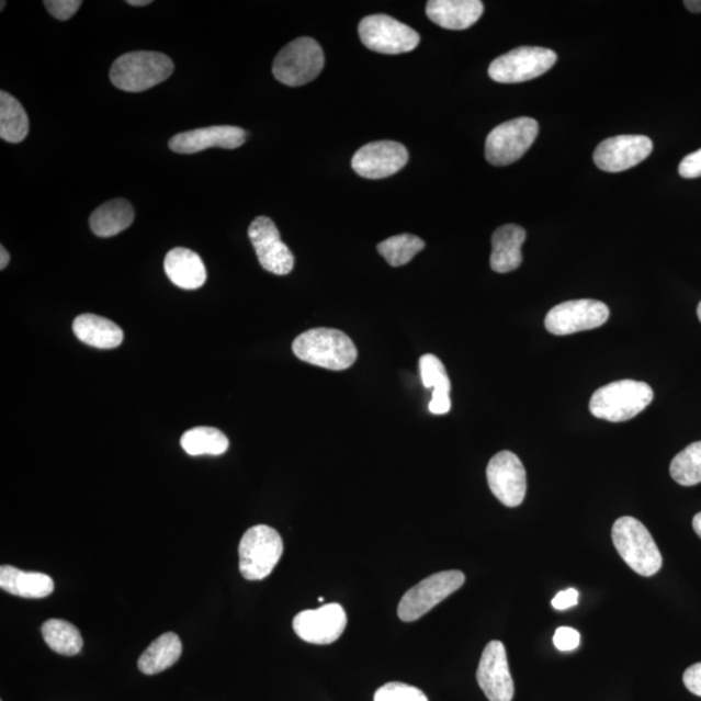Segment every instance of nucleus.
<instances>
[{
	"label": "nucleus",
	"mask_w": 701,
	"mask_h": 701,
	"mask_svg": "<svg viewBox=\"0 0 701 701\" xmlns=\"http://www.w3.org/2000/svg\"><path fill=\"white\" fill-rule=\"evenodd\" d=\"M294 355L329 371H344L355 364L358 349L343 331L316 328L304 331L293 343Z\"/></svg>",
	"instance_id": "nucleus-1"
},
{
	"label": "nucleus",
	"mask_w": 701,
	"mask_h": 701,
	"mask_svg": "<svg viewBox=\"0 0 701 701\" xmlns=\"http://www.w3.org/2000/svg\"><path fill=\"white\" fill-rule=\"evenodd\" d=\"M654 400V389L646 382L622 380L597 389L590 410L598 419L623 422L634 419Z\"/></svg>",
	"instance_id": "nucleus-2"
},
{
	"label": "nucleus",
	"mask_w": 701,
	"mask_h": 701,
	"mask_svg": "<svg viewBox=\"0 0 701 701\" xmlns=\"http://www.w3.org/2000/svg\"><path fill=\"white\" fill-rule=\"evenodd\" d=\"M174 72V64L167 55L154 52H134L120 56L112 64L113 84L127 93H142L158 87Z\"/></svg>",
	"instance_id": "nucleus-3"
},
{
	"label": "nucleus",
	"mask_w": 701,
	"mask_h": 701,
	"mask_svg": "<svg viewBox=\"0 0 701 701\" xmlns=\"http://www.w3.org/2000/svg\"><path fill=\"white\" fill-rule=\"evenodd\" d=\"M612 540L622 561L643 577H653L663 566V556L653 535L634 517H621L614 522Z\"/></svg>",
	"instance_id": "nucleus-4"
},
{
	"label": "nucleus",
	"mask_w": 701,
	"mask_h": 701,
	"mask_svg": "<svg viewBox=\"0 0 701 701\" xmlns=\"http://www.w3.org/2000/svg\"><path fill=\"white\" fill-rule=\"evenodd\" d=\"M238 552L240 575L249 580L264 579L283 554L282 538L271 527H253L240 540Z\"/></svg>",
	"instance_id": "nucleus-5"
},
{
	"label": "nucleus",
	"mask_w": 701,
	"mask_h": 701,
	"mask_svg": "<svg viewBox=\"0 0 701 701\" xmlns=\"http://www.w3.org/2000/svg\"><path fill=\"white\" fill-rule=\"evenodd\" d=\"M325 58L320 45L309 37L297 38L283 47L273 61V76L286 87H303L321 74Z\"/></svg>",
	"instance_id": "nucleus-6"
},
{
	"label": "nucleus",
	"mask_w": 701,
	"mask_h": 701,
	"mask_svg": "<svg viewBox=\"0 0 701 701\" xmlns=\"http://www.w3.org/2000/svg\"><path fill=\"white\" fill-rule=\"evenodd\" d=\"M540 133V124L530 117L509 120L488 134L485 146L486 159L490 165L505 167L513 165L529 151Z\"/></svg>",
	"instance_id": "nucleus-7"
},
{
	"label": "nucleus",
	"mask_w": 701,
	"mask_h": 701,
	"mask_svg": "<svg viewBox=\"0 0 701 701\" xmlns=\"http://www.w3.org/2000/svg\"><path fill=\"white\" fill-rule=\"evenodd\" d=\"M557 54L544 47H519L499 56L488 67V76L500 83H520L547 74Z\"/></svg>",
	"instance_id": "nucleus-8"
},
{
	"label": "nucleus",
	"mask_w": 701,
	"mask_h": 701,
	"mask_svg": "<svg viewBox=\"0 0 701 701\" xmlns=\"http://www.w3.org/2000/svg\"><path fill=\"white\" fill-rule=\"evenodd\" d=\"M464 584L465 576L460 570L441 572L425 578L402 598L398 607L399 619L405 622L421 619Z\"/></svg>",
	"instance_id": "nucleus-9"
},
{
	"label": "nucleus",
	"mask_w": 701,
	"mask_h": 701,
	"mask_svg": "<svg viewBox=\"0 0 701 701\" xmlns=\"http://www.w3.org/2000/svg\"><path fill=\"white\" fill-rule=\"evenodd\" d=\"M359 35L366 48L385 55L414 52L421 39L412 27L387 15H372L361 20Z\"/></svg>",
	"instance_id": "nucleus-10"
},
{
	"label": "nucleus",
	"mask_w": 701,
	"mask_h": 701,
	"mask_svg": "<svg viewBox=\"0 0 701 701\" xmlns=\"http://www.w3.org/2000/svg\"><path fill=\"white\" fill-rule=\"evenodd\" d=\"M607 304L593 299L569 301L557 304L545 316L544 325L551 335L569 336L592 330L608 321Z\"/></svg>",
	"instance_id": "nucleus-11"
},
{
	"label": "nucleus",
	"mask_w": 701,
	"mask_h": 701,
	"mask_svg": "<svg viewBox=\"0 0 701 701\" xmlns=\"http://www.w3.org/2000/svg\"><path fill=\"white\" fill-rule=\"evenodd\" d=\"M487 483L502 505L519 507L527 495V471L519 456L511 451L497 453L487 465Z\"/></svg>",
	"instance_id": "nucleus-12"
},
{
	"label": "nucleus",
	"mask_w": 701,
	"mask_h": 701,
	"mask_svg": "<svg viewBox=\"0 0 701 701\" xmlns=\"http://www.w3.org/2000/svg\"><path fill=\"white\" fill-rule=\"evenodd\" d=\"M408 159L407 148L398 142H372L353 155L352 169L364 179L381 180L398 173Z\"/></svg>",
	"instance_id": "nucleus-13"
},
{
	"label": "nucleus",
	"mask_w": 701,
	"mask_h": 701,
	"mask_svg": "<svg viewBox=\"0 0 701 701\" xmlns=\"http://www.w3.org/2000/svg\"><path fill=\"white\" fill-rule=\"evenodd\" d=\"M249 237L260 264L267 272L286 275L293 271L294 255L282 242L278 226L271 218L265 216L255 218L249 228Z\"/></svg>",
	"instance_id": "nucleus-14"
},
{
	"label": "nucleus",
	"mask_w": 701,
	"mask_h": 701,
	"mask_svg": "<svg viewBox=\"0 0 701 701\" xmlns=\"http://www.w3.org/2000/svg\"><path fill=\"white\" fill-rule=\"evenodd\" d=\"M653 151V140L646 136H619L601 142L593 161L603 172L620 173L641 165Z\"/></svg>",
	"instance_id": "nucleus-15"
},
{
	"label": "nucleus",
	"mask_w": 701,
	"mask_h": 701,
	"mask_svg": "<svg viewBox=\"0 0 701 701\" xmlns=\"http://www.w3.org/2000/svg\"><path fill=\"white\" fill-rule=\"evenodd\" d=\"M347 615L341 604L331 603L307 609L295 615L293 627L297 636L312 644H331L341 638Z\"/></svg>",
	"instance_id": "nucleus-16"
},
{
	"label": "nucleus",
	"mask_w": 701,
	"mask_h": 701,
	"mask_svg": "<svg viewBox=\"0 0 701 701\" xmlns=\"http://www.w3.org/2000/svg\"><path fill=\"white\" fill-rule=\"evenodd\" d=\"M477 681L490 701H512L515 683L509 671L505 644L493 641L487 644L477 670Z\"/></svg>",
	"instance_id": "nucleus-17"
},
{
	"label": "nucleus",
	"mask_w": 701,
	"mask_h": 701,
	"mask_svg": "<svg viewBox=\"0 0 701 701\" xmlns=\"http://www.w3.org/2000/svg\"><path fill=\"white\" fill-rule=\"evenodd\" d=\"M245 142L246 132L240 127L219 125L177 134L169 140V148L176 154L193 155L211 147L234 150L245 145Z\"/></svg>",
	"instance_id": "nucleus-18"
},
{
	"label": "nucleus",
	"mask_w": 701,
	"mask_h": 701,
	"mask_svg": "<svg viewBox=\"0 0 701 701\" xmlns=\"http://www.w3.org/2000/svg\"><path fill=\"white\" fill-rule=\"evenodd\" d=\"M484 9L479 0H430L427 15L444 30L464 31L477 23Z\"/></svg>",
	"instance_id": "nucleus-19"
},
{
	"label": "nucleus",
	"mask_w": 701,
	"mask_h": 701,
	"mask_svg": "<svg viewBox=\"0 0 701 701\" xmlns=\"http://www.w3.org/2000/svg\"><path fill=\"white\" fill-rule=\"evenodd\" d=\"M527 239L525 229L519 225L500 226L493 234L490 265L494 272L509 273L522 263L521 247Z\"/></svg>",
	"instance_id": "nucleus-20"
},
{
	"label": "nucleus",
	"mask_w": 701,
	"mask_h": 701,
	"mask_svg": "<svg viewBox=\"0 0 701 701\" xmlns=\"http://www.w3.org/2000/svg\"><path fill=\"white\" fill-rule=\"evenodd\" d=\"M165 271L177 287L196 290L207 281V271L200 255L183 247L167 253Z\"/></svg>",
	"instance_id": "nucleus-21"
},
{
	"label": "nucleus",
	"mask_w": 701,
	"mask_h": 701,
	"mask_svg": "<svg viewBox=\"0 0 701 701\" xmlns=\"http://www.w3.org/2000/svg\"><path fill=\"white\" fill-rule=\"evenodd\" d=\"M52 577L38 572H24L15 566L3 565L0 568V589L26 599L47 598L54 591Z\"/></svg>",
	"instance_id": "nucleus-22"
},
{
	"label": "nucleus",
	"mask_w": 701,
	"mask_h": 701,
	"mask_svg": "<svg viewBox=\"0 0 701 701\" xmlns=\"http://www.w3.org/2000/svg\"><path fill=\"white\" fill-rule=\"evenodd\" d=\"M74 331L82 343L95 349H116L124 341V332L118 325L109 318L91 314L76 317Z\"/></svg>",
	"instance_id": "nucleus-23"
},
{
	"label": "nucleus",
	"mask_w": 701,
	"mask_h": 701,
	"mask_svg": "<svg viewBox=\"0 0 701 701\" xmlns=\"http://www.w3.org/2000/svg\"><path fill=\"white\" fill-rule=\"evenodd\" d=\"M133 205L126 200H113L98 207L90 217V228L101 238L115 237L134 222Z\"/></svg>",
	"instance_id": "nucleus-24"
},
{
	"label": "nucleus",
	"mask_w": 701,
	"mask_h": 701,
	"mask_svg": "<svg viewBox=\"0 0 701 701\" xmlns=\"http://www.w3.org/2000/svg\"><path fill=\"white\" fill-rule=\"evenodd\" d=\"M182 642L174 633H166L147 647L138 660V669L146 676L158 675L180 660Z\"/></svg>",
	"instance_id": "nucleus-25"
},
{
	"label": "nucleus",
	"mask_w": 701,
	"mask_h": 701,
	"mask_svg": "<svg viewBox=\"0 0 701 701\" xmlns=\"http://www.w3.org/2000/svg\"><path fill=\"white\" fill-rule=\"evenodd\" d=\"M30 134V118L15 97L0 91V138L9 144H20Z\"/></svg>",
	"instance_id": "nucleus-26"
},
{
	"label": "nucleus",
	"mask_w": 701,
	"mask_h": 701,
	"mask_svg": "<svg viewBox=\"0 0 701 701\" xmlns=\"http://www.w3.org/2000/svg\"><path fill=\"white\" fill-rule=\"evenodd\" d=\"M182 449L190 456H219L229 449V439L216 428L197 427L181 438Z\"/></svg>",
	"instance_id": "nucleus-27"
},
{
	"label": "nucleus",
	"mask_w": 701,
	"mask_h": 701,
	"mask_svg": "<svg viewBox=\"0 0 701 701\" xmlns=\"http://www.w3.org/2000/svg\"><path fill=\"white\" fill-rule=\"evenodd\" d=\"M42 636L47 646L56 654L64 656H75L81 653L83 640L72 623L63 620H48L42 625Z\"/></svg>",
	"instance_id": "nucleus-28"
},
{
	"label": "nucleus",
	"mask_w": 701,
	"mask_h": 701,
	"mask_svg": "<svg viewBox=\"0 0 701 701\" xmlns=\"http://www.w3.org/2000/svg\"><path fill=\"white\" fill-rule=\"evenodd\" d=\"M670 476L686 487L701 483V441L691 443L671 460Z\"/></svg>",
	"instance_id": "nucleus-29"
},
{
	"label": "nucleus",
	"mask_w": 701,
	"mask_h": 701,
	"mask_svg": "<svg viewBox=\"0 0 701 701\" xmlns=\"http://www.w3.org/2000/svg\"><path fill=\"white\" fill-rule=\"evenodd\" d=\"M378 252L392 267H402L409 263L417 253L425 249L421 238L412 234H400L384 240L377 246Z\"/></svg>",
	"instance_id": "nucleus-30"
},
{
	"label": "nucleus",
	"mask_w": 701,
	"mask_h": 701,
	"mask_svg": "<svg viewBox=\"0 0 701 701\" xmlns=\"http://www.w3.org/2000/svg\"><path fill=\"white\" fill-rule=\"evenodd\" d=\"M420 372L423 386L433 388V396H450L451 381L441 360L427 353L420 359Z\"/></svg>",
	"instance_id": "nucleus-31"
},
{
	"label": "nucleus",
	"mask_w": 701,
	"mask_h": 701,
	"mask_svg": "<svg viewBox=\"0 0 701 701\" xmlns=\"http://www.w3.org/2000/svg\"><path fill=\"white\" fill-rule=\"evenodd\" d=\"M374 701H429L427 696L415 686L389 682L374 693Z\"/></svg>",
	"instance_id": "nucleus-32"
},
{
	"label": "nucleus",
	"mask_w": 701,
	"mask_h": 701,
	"mask_svg": "<svg viewBox=\"0 0 701 701\" xmlns=\"http://www.w3.org/2000/svg\"><path fill=\"white\" fill-rule=\"evenodd\" d=\"M46 10L52 16L60 21H67L75 16V13L81 9V0H46L44 2Z\"/></svg>",
	"instance_id": "nucleus-33"
},
{
	"label": "nucleus",
	"mask_w": 701,
	"mask_h": 701,
	"mask_svg": "<svg viewBox=\"0 0 701 701\" xmlns=\"http://www.w3.org/2000/svg\"><path fill=\"white\" fill-rule=\"evenodd\" d=\"M554 643L557 649L563 653H570L579 647L580 635L576 629L563 626L556 630Z\"/></svg>",
	"instance_id": "nucleus-34"
},
{
	"label": "nucleus",
	"mask_w": 701,
	"mask_h": 701,
	"mask_svg": "<svg viewBox=\"0 0 701 701\" xmlns=\"http://www.w3.org/2000/svg\"><path fill=\"white\" fill-rule=\"evenodd\" d=\"M678 172L687 180L699 179V177H701V148L686 156L681 165H679Z\"/></svg>",
	"instance_id": "nucleus-35"
},
{
	"label": "nucleus",
	"mask_w": 701,
	"mask_h": 701,
	"mask_svg": "<svg viewBox=\"0 0 701 701\" xmlns=\"http://www.w3.org/2000/svg\"><path fill=\"white\" fill-rule=\"evenodd\" d=\"M683 683L693 696L701 698V663L691 665L685 671Z\"/></svg>",
	"instance_id": "nucleus-36"
},
{
	"label": "nucleus",
	"mask_w": 701,
	"mask_h": 701,
	"mask_svg": "<svg viewBox=\"0 0 701 701\" xmlns=\"http://www.w3.org/2000/svg\"><path fill=\"white\" fill-rule=\"evenodd\" d=\"M578 599V591L575 589H568L556 595L554 600H552V607L557 609V611H565V609L577 606Z\"/></svg>",
	"instance_id": "nucleus-37"
},
{
	"label": "nucleus",
	"mask_w": 701,
	"mask_h": 701,
	"mask_svg": "<svg viewBox=\"0 0 701 701\" xmlns=\"http://www.w3.org/2000/svg\"><path fill=\"white\" fill-rule=\"evenodd\" d=\"M429 409L433 415L449 414L451 409L450 396H431Z\"/></svg>",
	"instance_id": "nucleus-38"
},
{
	"label": "nucleus",
	"mask_w": 701,
	"mask_h": 701,
	"mask_svg": "<svg viewBox=\"0 0 701 701\" xmlns=\"http://www.w3.org/2000/svg\"><path fill=\"white\" fill-rule=\"evenodd\" d=\"M10 253L4 249V246L0 247V269L4 271L7 267L10 264Z\"/></svg>",
	"instance_id": "nucleus-39"
},
{
	"label": "nucleus",
	"mask_w": 701,
	"mask_h": 701,
	"mask_svg": "<svg viewBox=\"0 0 701 701\" xmlns=\"http://www.w3.org/2000/svg\"><path fill=\"white\" fill-rule=\"evenodd\" d=\"M683 4L686 5L687 10L693 13L701 12V0H686Z\"/></svg>",
	"instance_id": "nucleus-40"
},
{
	"label": "nucleus",
	"mask_w": 701,
	"mask_h": 701,
	"mask_svg": "<svg viewBox=\"0 0 701 701\" xmlns=\"http://www.w3.org/2000/svg\"><path fill=\"white\" fill-rule=\"evenodd\" d=\"M692 527H693V530H696V533L700 536V540H701V512L698 513L696 517H693Z\"/></svg>",
	"instance_id": "nucleus-41"
},
{
	"label": "nucleus",
	"mask_w": 701,
	"mask_h": 701,
	"mask_svg": "<svg viewBox=\"0 0 701 701\" xmlns=\"http://www.w3.org/2000/svg\"><path fill=\"white\" fill-rule=\"evenodd\" d=\"M126 3L133 7H145L151 4L152 2L151 0H127Z\"/></svg>",
	"instance_id": "nucleus-42"
},
{
	"label": "nucleus",
	"mask_w": 701,
	"mask_h": 701,
	"mask_svg": "<svg viewBox=\"0 0 701 701\" xmlns=\"http://www.w3.org/2000/svg\"><path fill=\"white\" fill-rule=\"evenodd\" d=\"M698 317L701 323V302L699 303V306H698Z\"/></svg>",
	"instance_id": "nucleus-43"
},
{
	"label": "nucleus",
	"mask_w": 701,
	"mask_h": 701,
	"mask_svg": "<svg viewBox=\"0 0 701 701\" xmlns=\"http://www.w3.org/2000/svg\"><path fill=\"white\" fill-rule=\"evenodd\" d=\"M4 5H5V2H2V7H0V10L3 11L4 10Z\"/></svg>",
	"instance_id": "nucleus-44"
}]
</instances>
